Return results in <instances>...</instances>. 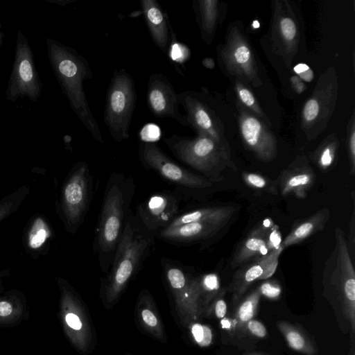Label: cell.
Instances as JSON below:
<instances>
[{"label":"cell","instance_id":"cell-38","mask_svg":"<svg viewBox=\"0 0 355 355\" xmlns=\"http://www.w3.org/2000/svg\"><path fill=\"white\" fill-rule=\"evenodd\" d=\"M64 318L69 328L75 331L80 330L82 328V322L79 317L74 313L68 311L65 313Z\"/></svg>","mask_w":355,"mask_h":355},{"label":"cell","instance_id":"cell-15","mask_svg":"<svg viewBox=\"0 0 355 355\" xmlns=\"http://www.w3.org/2000/svg\"><path fill=\"white\" fill-rule=\"evenodd\" d=\"M275 3L272 39L278 53L289 64L298 47V26L290 6L286 5L284 9L283 2Z\"/></svg>","mask_w":355,"mask_h":355},{"label":"cell","instance_id":"cell-14","mask_svg":"<svg viewBox=\"0 0 355 355\" xmlns=\"http://www.w3.org/2000/svg\"><path fill=\"white\" fill-rule=\"evenodd\" d=\"M315 87L313 95L305 103L302 114L304 131L322 125L331 116L337 97V83L335 77L325 82L322 78Z\"/></svg>","mask_w":355,"mask_h":355},{"label":"cell","instance_id":"cell-32","mask_svg":"<svg viewBox=\"0 0 355 355\" xmlns=\"http://www.w3.org/2000/svg\"><path fill=\"white\" fill-rule=\"evenodd\" d=\"M243 181L250 187L257 189H268L270 191H275V184H272L270 180L264 176L254 173H243Z\"/></svg>","mask_w":355,"mask_h":355},{"label":"cell","instance_id":"cell-19","mask_svg":"<svg viewBox=\"0 0 355 355\" xmlns=\"http://www.w3.org/2000/svg\"><path fill=\"white\" fill-rule=\"evenodd\" d=\"M268 252V234L261 227L252 231L239 244L230 263L231 267L235 268L250 260L259 259Z\"/></svg>","mask_w":355,"mask_h":355},{"label":"cell","instance_id":"cell-21","mask_svg":"<svg viewBox=\"0 0 355 355\" xmlns=\"http://www.w3.org/2000/svg\"><path fill=\"white\" fill-rule=\"evenodd\" d=\"M234 211V208L230 206L193 209L179 214L167 227H173L196 221H209L225 224L231 218Z\"/></svg>","mask_w":355,"mask_h":355},{"label":"cell","instance_id":"cell-39","mask_svg":"<svg viewBox=\"0 0 355 355\" xmlns=\"http://www.w3.org/2000/svg\"><path fill=\"white\" fill-rule=\"evenodd\" d=\"M248 327L250 331L254 336L263 338L266 335V329L264 325L257 321L250 320L248 322Z\"/></svg>","mask_w":355,"mask_h":355},{"label":"cell","instance_id":"cell-5","mask_svg":"<svg viewBox=\"0 0 355 355\" xmlns=\"http://www.w3.org/2000/svg\"><path fill=\"white\" fill-rule=\"evenodd\" d=\"M94 180L88 164L76 163L60 190L59 215L67 231L75 234L82 225L93 196Z\"/></svg>","mask_w":355,"mask_h":355},{"label":"cell","instance_id":"cell-37","mask_svg":"<svg viewBox=\"0 0 355 355\" xmlns=\"http://www.w3.org/2000/svg\"><path fill=\"white\" fill-rule=\"evenodd\" d=\"M293 71L302 81L311 82L314 78L313 71L306 64L300 63L295 65Z\"/></svg>","mask_w":355,"mask_h":355},{"label":"cell","instance_id":"cell-1","mask_svg":"<svg viewBox=\"0 0 355 355\" xmlns=\"http://www.w3.org/2000/svg\"><path fill=\"white\" fill-rule=\"evenodd\" d=\"M136 191L134 178L121 172L110 174L105 189L95 228L93 249L101 270L107 271L118 243L132 214L131 203Z\"/></svg>","mask_w":355,"mask_h":355},{"label":"cell","instance_id":"cell-6","mask_svg":"<svg viewBox=\"0 0 355 355\" xmlns=\"http://www.w3.org/2000/svg\"><path fill=\"white\" fill-rule=\"evenodd\" d=\"M137 101L132 76L124 69L116 70L106 92L104 121L118 142L129 138V129Z\"/></svg>","mask_w":355,"mask_h":355},{"label":"cell","instance_id":"cell-20","mask_svg":"<svg viewBox=\"0 0 355 355\" xmlns=\"http://www.w3.org/2000/svg\"><path fill=\"white\" fill-rule=\"evenodd\" d=\"M329 216V210L324 208L295 224L290 233L282 241L281 247L284 250L291 245L300 243L313 234L321 231Z\"/></svg>","mask_w":355,"mask_h":355},{"label":"cell","instance_id":"cell-33","mask_svg":"<svg viewBox=\"0 0 355 355\" xmlns=\"http://www.w3.org/2000/svg\"><path fill=\"white\" fill-rule=\"evenodd\" d=\"M347 129V153L349 161V172L352 175L355 173V126L354 115L349 121Z\"/></svg>","mask_w":355,"mask_h":355},{"label":"cell","instance_id":"cell-26","mask_svg":"<svg viewBox=\"0 0 355 355\" xmlns=\"http://www.w3.org/2000/svg\"><path fill=\"white\" fill-rule=\"evenodd\" d=\"M22 304L15 294L0 297V324H9L18 320L22 314Z\"/></svg>","mask_w":355,"mask_h":355},{"label":"cell","instance_id":"cell-17","mask_svg":"<svg viewBox=\"0 0 355 355\" xmlns=\"http://www.w3.org/2000/svg\"><path fill=\"white\" fill-rule=\"evenodd\" d=\"M225 224L196 221L173 227H166L155 234V238L173 245H185L212 236Z\"/></svg>","mask_w":355,"mask_h":355},{"label":"cell","instance_id":"cell-47","mask_svg":"<svg viewBox=\"0 0 355 355\" xmlns=\"http://www.w3.org/2000/svg\"><path fill=\"white\" fill-rule=\"evenodd\" d=\"M1 289H2V284H1V282L0 280V290H1Z\"/></svg>","mask_w":355,"mask_h":355},{"label":"cell","instance_id":"cell-22","mask_svg":"<svg viewBox=\"0 0 355 355\" xmlns=\"http://www.w3.org/2000/svg\"><path fill=\"white\" fill-rule=\"evenodd\" d=\"M218 3L217 0H197L193 3L202 38L208 44L212 41L219 18Z\"/></svg>","mask_w":355,"mask_h":355},{"label":"cell","instance_id":"cell-23","mask_svg":"<svg viewBox=\"0 0 355 355\" xmlns=\"http://www.w3.org/2000/svg\"><path fill=\"white\" fill-rule=\"evenodd\" d=\"M51 230L42 216L31 221L25 236L26 246L31 252L40 251L51 237Z\"/></svg>","mask_w":355,"mask_h":355},{"label":"cell","instance_id":"cell-28","mask_svg":"<svg viewBox=\"0 0 355 355\" xmlns=\"http://www.w3.org/2000/svg\"><path fill=\"white\" fill-rule=\"evenodd\" d=\"M284 333L288 345L293 349L306 354H312L313 349L305 336L296 328L282 324L279 327Z\"/></svg>","mask_w":355,"mask_h":355},{"label":"cell","instance_id":"cell-12","mask_svg":"<svg viewBox=\"0 0 355 355\" xmlns=\"http://www.w3.org/2000/svg\"><path fill=\"white\" fill-rule=\"evenodd\" d=\"M146 103L156 118H171L186 126L184 115L179 110L178 94L168 78L162 73H153L148 80Z\"/></svg>","mask_w":355,"mask_h":355},{"label":"cell","instance_id":"cell-45","mask_svg":"<svg viewBox=\"0 0 355 355\" xmlns=\"http://www.w3.org/2000/svg\"><path fill=\"white\" fill-rule=\"evenodd\" d=\"M221 324L223 326V328H230V322L227 320V319H224L221 321Z\"/></svg>","mask_w":355,"mask_h":355},{"label":"cell","instance_id":"cell-34","mask_svg":"<svg viewBox=\"0 0 355 355\" xmlns=\"http://www.w3.org/2000/svg\"><path fill=\"white\" fill-rule=\"evenodd\" d=\"M191 331L199 345L205 347L211 343L212 334L209 327L200 324H195L192 326Z\"/></svg>","mask_w":355,"mask_h":355},{"label":"cell","instance_id":"cell-25","mask_svg":"<svg viewBox=\"0 0 355 355\" xmlns=\"http://www.w3.org/2000/svg\"><path fill=\"white\" fill-rule=\"evenodd\" d=\"M338 141L336 137L326 138L311 155L312 161L320 171L330 170L336 159Z\"/></svg>","mask_w":355,"mask_h":355},{"label":"cell","instance_id":"cell-16","mask_svg":"<svg viewBox=\"0 0 355 355\" xmlns=\"http://www.w3.org/2000/svg\"><path fill=\"white\" fill-rule=\"evenodd\" d=\"M140 3L152 40L160 50L168 55L174 42V34L167 14L156 0H141Z\"/></svg>","mask_w":355,"mask_h":355},{"label":"cell","instance_id":"cell-10","mask_svg":"<svg viewBox=\"0 0 355 355\" xmlns=\"http://www.w3.org/2000/svg\"><path fill=\"white\" fill-rule=\"evenodd\" d=\"M184 197L177 188L156 192L139 204L135 214L143 225L155 235L182 213Z\"/></svg>","mask_w":355,"mask_h":355},{"label":"cell","instance_id":"cell-42","mask_svg":"<svg viewBox=\"0 0 355 355\" xmlns=\"http://www.w3.org/2000/svg\"><path fill=\"white\" fill-rule=\"evenodd\" d=\"M142 318L144 322L150 327H155L157 324V320L154 314L149 310L145 309L142 311Z\"/></svg>","mask_w":355,"mask_h":355},{"label":"cell","instance_id":"cell-2","mask_svg":"<svg viewBox=\"0 0 355 355\" xmlns=\"http://www.w3.org/2000/svg\"><path fill=\"white\" fill-rule=\"evenodd\" d=\"M48 56L53 73L70 106L98 142H104L99 125L89 107L83 83L93 78L87 60L74 49L46 39Z\"/></svg>","mask_w":355,"mask_h":355},{"label":"cell","instance_id":"cell-46","mask_svg":"<svg viewBox=\"0 0 355 355\" xmlns=\"http://www.w3.org/2000/svg\"><path fill=\"white\" fill-rule=\"evenodd\" d=\"M0 28H1V24H0ZM2 37H3V34L0 31V45L1 44V42H2Z\"/></svg>","mask_w":355,"mask_h":355},{"label":"cell","instance_id":"cell-9","mask_svg":"<svg viewBox=\"0 0 355 355\" xmlns=\"http://www.w3.org/2000/svg\"><path fill=\"white\" fill-rule=\"evenodd\" d=\"M220 57L227 71L240 82L250 83L254 87L262 85L252 49L238 28L230 29L220 50Z\"/></svg>","mask_w":355,"mask_h":355},{"label":"cell","instance_id":"cell-8","mask_svg":"<svg viewBox=\"0 0 355 355\" xmlns=\"http://www.w3.org/2000/svg\"><path fill=\"white\" fill-rule=\"evenodd\" d=\"M42 87L33 51L27 39L19 30L15 61L6 91V98L14 102L18 98L26 96L36 102L40 96Z\"/></svg>","mask_w":355,"mask_h":355},{"label":"cell","instance_id":"cell-31","mask_svg":"<svg viewBox=\"0 0 355 355\" xmlns=\"http://www.w3.org/2000/svg\"><path fill=\"white\" fill-rule=\"evenodd\" d=\"M260 294L259 289L254 291L240 305L238 310V318L240 321L245 322L252 319L258 304Z\"/></svg>","mask_w":355,"mask_h":355},{"label":"cell","instance_id":"cell-40","mask_svg":"<svg viewBox=\"0 0 355 355\" xmlns=\"http://www.w3.org/2000/svg\"><path fill=\"white\" fill-rule=\"evenodd\" d=\"M203 287L207 291H215L218 288V279L216 274H208L202 280Z\"/></svg>","mask_w":355,"mask_h":355},{"label":"cell","instance_id":"cell-18","mask_svg":"<svg viewBox=\"0 0 355 355\" xmlns=\"http://www.w3.org/2000/svg\"><path fill=\"white\" fill-rule=\"evenodd\" d=\"M315 178L308 163H293L282 172L277 182L282 196L294 195L304 198L313 185Z\"/></svg>","mask_w":355,"mask_h":355},{"label":"cell","instance_id":"cell-11","mask_svg":"<svg viewBox=\"0 0 355 355\" xmlns=\"http://www.w3.org/2000/svg\"><path fill=\"white\" fill-rule=\"evenodd\" d=\"M178 99L180 105L182 106L186 113V126L192 128L197 134L207 135L216 142L228 146L221 122L206 101L204 93L187 90L178 94Z\"/></svg>","mask_w":355,"mask_h":355},{"label":"cell","instance_id":"cell-7","mask_svg":"<svg viewBox=\"0 0 355 355\" xmlns=\"http://www.w3.org/2000/svg\"><path fill=\"white\" fill-rule=\"evenodd\" d=\"M138 153L146 168L155 171L164 180L174 184L184 196L207 189L216 183L177 164L154 142L140 143Z\"/></svg>","mask_w":355,"mask_h":355},{"label":"cell","instance_id":"cell-24","mask_svg":"<svg viewBox=\"0 0 355 355\" xmlns=\"http://www.w3.org/2000/svg\"><path fill=\"white\" fill-rule=\"evenodd\" d=\"M263 268L257 259L250 264L245 266L238 270L234 277L230 287L234 291L236 297L241 296L250 284L261 276Z\"/></svg>","mask_w":355,"mask_h":355},{"label":"cell","instance_id":"cell-44","mask_svg":"<svg viewBox=\"0 0 355 355\" xmlns=\"http://www.w3.org/2000/svg\"><path fill=\"white\" fill-rule=\"evenodd\" d=\"M202 63L203 66L207 69H211L215 67L214 61L212 58H206L202 60Z\"/></svg>","mask_w":355,"mask_h":355},{"label":"cell","instance_id":"cell-4","mask_svg":"<svg viewBox=\"0 0 355 355\" xmlns=\"http://www.w3.org/2000/svg\"><path fill=\"white\" fill-rule=\"evenodd\" d=\"M155 236L132 212L116 247L107 279L119 291L143 266L155 247Z\"/></svg>","mask_w":355,"mask_h":355},{"label":"cell","instance_id":"cell-35","mask_svg":"<svg viewBox=\"0 0 355 355\" xmlns=\"http://www.w3.org/2000/svg\"><path fill=\"white\" fill-rule=\"evenodd\" d=\"M139 135L143 142H154L159 139L160 130L156 125L150 123L143 127Z\"/></svg>","mask_w":355,"mask_h":355},{"label":"cell","instance_id":"cell-36","mask_svg":"<svg viewBox=\"0 0 355 355\" xmlns=\"http://www.w3.org/2000/svg\"><path fill=\"white\" fill-rule=\"evenodd\" d=\"M259 291L260 293L269 298H276L281 293L280 286L277 283L270 281L263 283Z\"/></svg>","mask_w":355,"mask_h":355},{"label":"cell","instance_id":"cell-29","mask_svg":"<svg viewBox=\"0 0 355 355\" xmlns=\"http://www.w3.org/2000/svg\"><path fill=\"white\" fill-rule=\"evenodd\" d=\"M235 88L239 99L243 105L251 110L258 116L266 118L254 94L248 88L245 87L241 82L238 80L236 83Z\"/></svg>","mask_w":355,"mask_h":355},{"label":"cell","instance_id":"cell-30","mask_svg":"<svg viewBox=\"0 0 355 355\" xmlns=\"http://www.w3.org/2000/svg\"><path fill=\"white\" fill-rule=\"evenodd\" d=\"M283 248L280 246L279 248L269 251L266 255L257 259L261 264L263 272L258 280L266 279L271 277L275 272L279 254Z\"/></svg>","mask_w":355,"mask_h":355},{"label":"cell","instance_id":"cell-43","mask_svg":"<svg viewBox=\"0 0 355 355\" xmlns=\"http://www.w3.org/2000/svg\"><path fill=\"white\" fill-rule=\"evenodd\" d=\"M227 311V305L222 299L218 300L215 306L216 315L219 318H223L225 315Z\"/></svg>","mask_w":355,"mask_h":355},{"label":"cell","instance_id":"cell-13","mask_svg":"<svg viewBox=\"0 0 355 355\" xmlns=\"http://www.w3.org/2000/svg\"><path fill=\"white\" fill-rule=\"evenodd\" d=\"M239 124L245 144L259 160L270 162L277 154V139L265 123L257 117L241 110Z\"/></svg>","mask_w":355,"mask_h":355},{"label":"cell","instance_id":"cell-27","mask_svg":"<svg viewBox=\"0 0 355 355\" xmlns=\"http://www.w3.org/2000/svg\"><path fill=\"white\" fill-rule=\"evenodd\" d=\"M28 192L27 185L21 186L0 200V222L18 209Z\"/></svg>","mask_w":355,"mask_h":355},{"label":"cell","instance_id":"cell-3","mask_svg":"<svg viewBox=\"0 0 355 355\" xmlns=\"http://www.w3.org/2000/svg\"><path fill=\"white\" fill-rule=\"evenodd\" d=\"M163 141L178 160L215 182L222 180L220 173L225 166L236 171L229 147L207 135L189 137L173 134Z\"/></svg>","mask_w":355,"mask_h":355},{"label":"cell","instance_id":"cell-41","mask_svg":"<svg viewBox=\"0 0 355 355\" xmlns=\"http://www.w3.org/2000/svg\"><path fill=\"white\" fill-rule=\"evenodd\" d=\"M291 86L295 92L298 94L302 93L306 89V85L297 76H293L291 78Z\"/></svg>","mask_w":355,"mask_h":355}]
</instances>
